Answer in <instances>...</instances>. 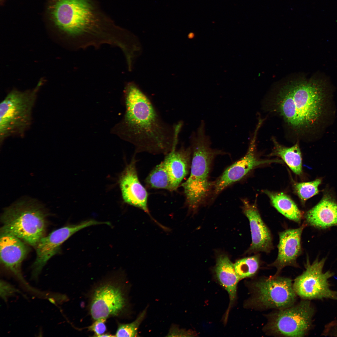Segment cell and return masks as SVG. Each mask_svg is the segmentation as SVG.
Here are the masks:
<instances>
[{"mask_svg":"<svg viewBox=\"0 0 337 337\" xmlns=\"http://www.w3.org/2000/svg\"><path fill=\"white\" fill-rule=\"evenodd\" d=\"M119 184L122 198L125 203L143 210L158 226L162 229L164 228L150 213L148 206V193L139 180L134 157L122 173Z\"/></svg>","mask_w":337,"mask_h":337,"instance_id":"4fadbf2b","label":"cell"},{"mask_svg":"<svg viewBox=\"0 0 337 337\" xmlns=\"http://www.w3.org/2000/svg\"><path fill=\"white\" fill-rule=\"evenodd\" d=\"M210 137L206 133V125L201 121L190 137L193 159L190 174L182 184L189 209L196 210L208 196L211 187L209 175L212 162L222 152L211 148Z\"/></svg>","mask_w":337,"mask_h":337,"instance_id":"277c9868","label":"cell"},{"mask_svg":"<svg viewBox=\"0 0 337 337\" xmlns=\"http://www.w3.org/2000/svg\"><path fill=\"white\" fill-rule=\"evenodd\" d=\"M321 182L320 179H317L309 182H296L294 183L293 187L295 193L304 202L318 193V187Z\"/></svg>","mask_w":337,"mask_h":337,"instance_id":"cb8c5ba5","label":"cell"},{"mask_svg":"<svg viewBox=\"0 0 337 337\" xmlns=\"http://www.w3.org/2000/svg\"><path fill=\"white\" fill-rule=\"evenodd\" d=\"M48 212L37 201L19 200L5 208L1 215L0 230L14 235L35 247L44 236Z\"/></svg>","mask_w":337,"mask_h":337,"instance_id":"5b68a950","label":"cell"},{"mask_svg":"<svg viewBox=\"0 0 337 337\" xmlns=\"http://www.w3.org/2000/svg\"><path fill=\"white\" fill-rule=\"evenodd\" d=\"M146 309L144 310L137 318L131 323L119 324L115 336L116 337H137L138 330L144 319L146 314Z\"/></svg>","mask_w":337,"mask_h":337,"instance_id":"d4e9b609","label":"cell"},{"mask_svg":"<svg viewBox=\"0 0 337 337\" xmlns=\"http://www.w3.org/2000/svg\"><path fill=\"white\" fill-rule=\"evenodd\" d=\"M315 313L310 300L303 299L297 304L277 310L269 315L264 330L274 335L304 336L312 327Z\"/></svg>","mask_w":337,"mask_h":337,"instance_id":"ba28073f","label":"cell"},{"mask_svg":"<svg viewBox=\"0 0 337 337\" xmlns=\"http://www.w3.org/2000/svg\"><path fill=\"white\" fill-rule=\"evenodd\" d=\"M106 319L101 318L95 320V321L89 327V330L94 333L95 336L100 337L105 334L106 330L105 323Z\"/></svg>","mask_w":337,"mask_h":337,"instance_id":"4316f807","label":"cell"},{"mask_svg":"<svg viewBox=\"0 0 337 337\" xmlns=\"http://www.w3.org/2000/svg\"><path fill=\"white\" fill-rule=\"evenodd\" d=\"M26 243L13 234L0 230V261L7 270L14 275L29 290L31 287L24 279L21 265L29 249Z\"/></svg>","mask_w":337,"mask_h":337,"instance_id":"5bb4252c","label":"cell"},{"mask_svg":"<svg viewBox=\"0 0 337 337\" xmlns=\"http://www.w3.org/2000/svg\"><path fill=\"white\" fill-rule=\"evenodd\" d=\"M274 147L271 156L281 158L291 169L296 175L302 172V159L298 142L291 147H286L279 144L275 137L272 138Z\"/></svg>","mask_w":337,"mask_h":337,"instance_id":"44dd1931","label":"cell"},{"mask_svg":"<svg viewBox=\"0 0 337 337\" xmlns=\"http://www.w3.org/2000/svg\"><path fill=\"white\" fill-rule=\"evenodd\" d=\"M242 201L243 212L249 221L252 236V243L247 252H270L273 244L269 229L262 220L256 205L246 200Z\"/></svg>","mask_w":337,"mask_h":337,"instance_id":"2e32d148","label":"cell"},{"mask_svg":"<svg viewBox=\"0 0 337 337\" xmlns=\"http://www.w3.org/2000/svg\"><path fill=\"white\" fill-rule=\"evenodd\" d=\"M113 337L115 336V335H113L111 334H104L102 335L100 337Z\"/></svg>","mask_w":337,"mask_h":337,"instance_id":"f546056e","label":"cell"},{"mask_svg":"<svg viewBox=\"0 0 337 337\" xmlns=\"http://www.w3.org/2000/svg\"><path fill=\"white\" fill-rule=\"evenodd\" d=\"M250 297L244 307L259 310H279L295 304L297 295L290 279L279 276L262 278L250 282Z\"/></svg>","mask_w":337,"mask_h":337,"instance_id":"52a82bcc","label":"cell"},{"mask_svg":"<svg viewBox=\"0 0 337 337\" xmlns=\"http://www.w3.org/2000/svg\"><path fill=\"white\" fill-rule=\"evenodd\" d=\"M195 334L190 330H186L180 329L177 326L173 325L170 328L167 336L186 337L193 336Z\"/></svg>","mask_w":337,"mask_h":337,"instance_id":"83f0119b","label":"cell"},{"mask_svg":"<svg viewBox=\"0 0 337 337\" xmlns=\"http://www.w3.org/2000/svg\"><path fill=\"white\" fill-rule=\"evenodd\" d=\"M305 217L308 224L317 228L337 226V203L330 197H325Z\"/></svg>","mask_w":337,"mask_h":337,"instance_id":"d6986e66","label":"cell"},{"mask_svg":"<svg viewBox=\"0 0 337 337\" xmlns=\"http://www.w3.org/2000/svg\"><path fill=\"white\" fill-rule=\"evenodd\" d=\"M325 97L323 87L319 82L294 80L265 100L264 107L269 113L280 118L288 135L297 142L321 115Z\"/></svg>","mask_w":337,"mask_h":337,"instance_id":"7a4b0ae2","label":"cell"},{"mask_svg":"<svg viewBox=\"0 0 337 337\" xmlns=\"http://www.w3.org/2000/svg\"><path fill=\"white\" fill-rule=\"evenodd\" d=\"M264 192L269 198L272 205L280 213L288 219L300 223L302 213L294 201L283 193L265 190Z\"/></svg>","mask_w":337,"mask_h":337,"instance_id":"ffe728a7","label":"cell"},{"mask_svg":"<svg viewBox=\"0 0 337 337\" xmlns=\"http://www.w3.org/2000/svg\"><path fill=\"white\" fill-rule=\"evenodd\" d=\"M145 182L149 188L173 191L170 176L164 161L153 169Z\"/></svg>","mask_w":337,"mask_h":337,"instance_id":"7402d4cb","label":"cell"},{"mask_svg":"<svg viewBox=\"0 0 337 337\" xmlns=\"http://www.w3.org/2000/svg\"><path fill=\"white\" fill-rule=\"evenodd\" d=\"M126 299L121 286L112 281L104 282L96 287L91 295L90 315L95 320L117 316L124 310Z\"/></svg>","mask_w":337,"mask_h":337,"instance_id":"8fae6325","label":"cell"},{"mask_svg":"<svg viewBox=\"0 0 337 337\" xmlns=\"http://www.w3.org/2000/svg\"><path fill=\"white\" fill-rule=\"evenodd\" d=\"M48 12L57 27L72 39L75 50L98 49L110 42V37L94 25L92 10L86 0H51Z\"/></svg>","mask_w":337,"mask_h":337,"instance_id":"3957f363","label":"cell"},{"mask_svg":"<svg viewBox=\"0 0 337 337\" xmlns=\"http://www.w3.org/2000/svg\"><path fill=\"white\" fill-rule=\"evenodd\" d=\"M323 335L326 336H337V320H334L325 327Z\"/></svg>","mask_w":337,"mask_h":337,"instance_id":"f1b7e54d","label":"cell"},{"mask_svg":"<svg viewBox=\"0 0 337 337\" xmlns=\"http://www.w3.org/2000/svg\"><path fill=\"white\" fill-rule=\"evenodd\" d=\"M260 262L258 254L237 260L234 266L240 280L254 276L259 268Z\"/></svg>","mask_w":337,"mask_h":337,"instance_id":"603a6c76","label":"cell"},{"mask_svg":"<svg viewBox=\"0 0 337 337\" xmlns=\"http://www.w3.org/2000/svg\"><path fill=\"white\" fill-rule=\"evenodd\" d=\"M102 222L87 220L75 224H69L55 230L41 239L35 248L36 257L32 266V278L37 280L48 261L60 252L62 244L72 235L85 228L103 224Z\"/></svg>","mask_w":337,"mask_h":337,"instance_id":"30bf717a","label":"cell"},{"mask_svg":"<svg viewBox=\"0 0 337 337\" xmlns=\"http://www.w3.org/2000/svg\"><path fill=\"white\" fill-rule=\"evenodd\" d=\"M174 147L166 154L163 160L169 173L173 191L177 189L188 174L190 165L192 149L182 146L178 150Z\"/></svg>","mask_w":337,"mask_h":337,"instance_id":"e0dca14e","label":"cell"},{"mask_svg":"<svg viewBox=\"0 0 337 337\" xmlns=\"http://www.w3.org/2000/svg\"><path fill=\"white\" fill-rule=\"evenodd\" d=\"M304 227V225L298 228L287 229L279 233L278 255L270 265L276 268L273 276H279L281 271L286 266L297 267L296 260L301 251V238Z\"/></svg>","mask_w":337,"mask_h":337,"instance_id":"9a60e30c","label":"cell"},{"mask_svg":"<svg viewBox=\"0 0 337 337\" xmlns=\"http://www.w3.org/2000/svg\"><path fill=\"white\" fill-rule=\"evenodd\" d=\"M215 271L218 281L229 295V304L224 317V322H226L230 309L237 298V286L240 279L234 264L227 255H222L217 257Z\"/></svg>","mask_w":337,"mask_h":337,"instance_id":"ac0fdd59","label":"cell"},{"mask_svg":"<svg viewBox=\"0 0 337 337\" xmlns=\"http://www.w3.org/2000/svg\"><path fill=\"white\" fill-rule=\"evenodd\" d=\"M41 84L32 90L10 92L0 105V142L8 137L22 136L30 127L32 110Z\"/></svg>","mask_w":337,"mask_h":337,"instance_id":"8992f818","label":"cell"},{"mask_svg":"<svg viewBox=\"0 0 337 337\" xmlns=\"http://www.w3.org/2000/svg\"><path fill=\"white\" fill-rule=\"evenodd\" d=\"M263 121L258 120L253 135L251 138L247 151L245 155L227 168L216 181L214 193L217 194L233 183L240 180L255 167L264 164L282 163L278 159H259L256 154V140L258 131Z\"/></svg>","mask_w":337,"mask_h":337,"instance_id":"7c38bea8","label":"cell"},{"mask_svg":"<svg viewBox=\"0 0 337 337\" xmlns=\"http://www.w3.org/2000/svg\"><path fill=\"white\" fill-rule=\"evenodd\" d=\"M123 93L125 114L112 128V133L133 145L136 153L166 155L177 145L179 126L165 122L136 83H126Z\"/></svg>","mask_w":337,"mask_h":337,"instance_id":"6da1fadb","label":"cell"},{"mask_svg":"<svg viewBox=\"0 0 337 337\" xmlns=\"http://www.w3.org/2000/svg\"><path fill=\"white\" fill-rule=\"evenodd\" d=\"M325 259L315 260L310 264L308 260L305 271L293 283L295 293L302 299L311 300L330 299L337 301V291L332 290L329 280L334 275L330 271H323Z\"/></svg>","mask_w":337,"mask_h":337,"instance_id":"9c48e42d","label":"cell"},{"mask_svg":"<svg viewBox=\"0 0 337 337\" xmlns=\"http://www.w3.org/2000/svg\"><path fill=\"white\" fill-rule=\"evenodd\" d=\"M20 291L12 285L1 280L0 281V296L6 301L8 297L14 295Z\"/></svg>","mask_w":337,"mask_h":337,"instance_id":"484cf974","label":"cell"}]
</instances>
